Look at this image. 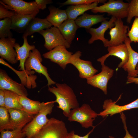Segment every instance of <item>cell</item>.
Returning a JSON list of instances; mask_svg holds the SVG:
<instances>
[{"label":"cell","mask_w":138,"mask_h":138,"mask_svg":"<svg viewBox=\"0 0 138 138\" xmlns=\"http://www.w3.org/2000/svg\"><path fill=\"white\" fill-rule=\"evenodd\" d=\"M55 85L56 87H48V90L56 97L53 102L58 103L57 107L62 110L64 116L68 117L71 110L79 107V104L73 90L70 86L65 83H57Z\"/></svg>","instance_id":"1"},{"label":"cell","mask_w":138,"mask_h":138,"mask_svg":"<svg viewBox=\"0 0 138 138\" xmlns=\"http://www.w3.org/2000/svg\"><path fill=\"white\" fill-rule=\"evenodd\" d=\"M68 133L63 121L52 118L37 133L25 138H66Z\"/></svg>","instance_id":"2"},{"label":"cell","mask_w":138,"mask_h":138,"mask_svg":"<svg viewBox=\"0 0 138 138\" xmlns=\"http://www.w3.org/2000/svg\"><path fill=\"white\" fill-rule=\"evenodd\" d=\"M54 103L47 102L46 106L22 129L26 137H30L38 132L48 122L47 115L52 112Z\"/></svg>","instance_id":"3"},{"label":"cell","mask_w":138,"mask_h":138,"mask_svg":"<svg viewBox=\"0 0 138 138\" xmlns=\"http://www.w3.org/2000/svg\"><path fill=\"white\" fill-rule=\"evenodd\" d=\"M129 3L122 0H109L103 5L92 9L91 12L94 13H106L108 15L122 19L127 17Z\"/></svg>","instance_id":"4"},{"label":"cell","mask_w":138,"mask_h":138,"mask_svg":"<svg viewBox=\"0 0 138 138\" xmlns=\"http://www.w3.org/2000/svg\"><path fill=\"white\" fill-rule=\"evenodd\" d=\"M98 116V114L89 105L84 103L80 107L71 110L68 120L78 122L82 127L85 128H93L94 126L93 125V121Z\"/></svg>","instance_id":"5"},{"label":"cell","mask_w":138,"mask_h":138,"mask_svg":"<svg viewBox=\"0 0 138 138\" xmlns=\"http://www.w3.org/2000/svg\"><path fill=\"white\" fill-rule=\"evenodd\" d=\"M43 60L40 52L36 48L30 52L29 55L25 62V67L26 70H33L44 76L47 81V85L49 87L56 83L50 77L47 68L41 63Z\"/></svg>","instance_id":"6"},{"label":"cell","mask_w":138,"mask_h":138,"mask_svg":"<svg viewBox=\"0 0 138 138\" xmlns=\"http://www.w3.org/2000/svg\"><path fill=\"white\" fill-rule=\"evenodd\" d=\"M42 35L45 40L44 47L50 51L59 45L69 48L71 45L66 40L57 27H55L40 31L38 32Z\"/></svg>","instance_id":"7"},{"label":"cell","mask_w":138,"mask_h":138,"mask_svg":"<svg viewBox=\"0 0 138 138\" xmlns=\"http://www.w3.org/2000/svg\"><path fill=\"white\" fill-rule=\"evenodd\" d=\"M0 2L6 8L17 14L29 15L40 10L35 1L27 2L22 0H2Z\"/></svg>","instance_id":"8"},{"label":"cell","mask_w":138,"mask_h":138,"mask_svg":"<svg viewBox=\"0 0 138 138\" xmlns=\"http://www.w3.org/2000/svg\"><path fill=\"white\" fill-rule=\"evenodd\" d=\"M81 55V52L77 51L72 55L68 63L76 67L79 71L80 78L87 79L93 76L98 71L93 67L90 61L80 59Z\"/></svg>","instance_id":"9"},{"label":"cell","mask_w":138,"mask_h":138,"mask_svg":"<svg viewBox=\"0 0 138 138\" xmlns=\"http://www.w3.org/2000/svg\"><path fill=\"white\" fill-rule=\"evenodd\" d=\"M115 26L110 29L109 33L110 37L108 40L103 44L105 47L116 46L123 43L126 37L129 27L124 25L122 19H117Z\"/></svg>","instance_id":"10"},{"label":"cell","mask_w":138,"mask_h":138,"mask_svg":"<svg viewBox=\"0 0 138 138\" xmlns=\"http://www.w3.org/2000/svg\"><path fill=\"white\" fill-rule=\"evenodd\" d=\"M101 65V72L86 79L87 83L95 87L100 89L106 95L107 93V84L112 76L114 71L104 64Z\"/></svg>","instance_id":"11"},{"label":"cell","mask_w":138,"mask_h":138,"mask_svg":"<svg viewBox=\"0 0 138 138\" xmlns=\"http://www.w3.org/2000/svg\"><path fill=\"white\" fill-rule=\"evenodd\" d=\"M73 53L67 50L66 48L62 45L58 46L52 50L43 54V57L50 59L51 61L58 64L64 70Z\"/></svg>","instance_id":"12"},{"label":"cell","mask_w":138,"mask_h":138,"mask_svg":"<svg viewBox=\"0 0 138 138\" xmlns=\"http://www.w3.org/2000/svg\"><path fill=\"white\" fill-rule=\"evenodd\" d=\"M0 89L11 91L19 96L27 97L28 95L27 90L23 84L14 80L5 71L1 69H0Z\"/></svg>","instance_id":"13"},{"label":"cell","mask_w":138,"mask_h":138,"mask_svg":"<svg viewBox=\"0 0 138 138\" xmlns=\"http://www.w3.org/2000/svg\"><path fill=\"white\" fill-rule=\"evenodd\" d=\"M116 102H113L111 99L104 101L102 105L103 110L98 113V116L103 118L110 115V116L118 113L131 109L138 108V98L132 102L123 106L116 104Z\"/></svg>","instance_id":"14"},{"label":"cell","mask_w":138,"mask_h":138,"mask_svg":"<svg viewBox=\"0 0 138 138\" xmlns=\"http://www.w3.org/2000/svg\"><path fill=\"white\" fill-rule=\"evenodd\" d=\"M16 39L12 37L0 39V56L12 64L18 61L17 54L14 46Z\"/></svg>","instance_id":"15"},{"label":"cell","mask_w":138,"mask_h":138,"mask_svg":"<svg viewBox=\"0 0 138 138\" xmlns=\"http://www.w3.org/2000/svg\"><path fill=\"white\" fill-rule=\"evenodd\" d=\"M116 19L115 17L111 16L109 20H106L102 22L99 27L96 28H91L86 29L87 32L91 35L88 40V43L92 44L95 41L98 40L102 41L103 44L107 42L109 40L105 38V33L108 29H110L114 26V22Z\"/></svg>","instance_id":"16"},{"label":"cell","mask_w":138,"mask_h":138,"mask_svg":"<svg viewBox=\"0 0 138 138\" xmlns=\"http://www.w3.org/2000/svg\"><path fill=\"white\" fill-rule=\"evenodd\" d=\"M8 110L12 130L17 128L22 129L34 117L33 115L20 109H9Z\"/></svg>","instance_id":"17"},{"label":"cell","mask_w":138,"mask_h":138,"mask_svg":"<svg viewBox=\"0 0 138 138\" xmlns=\"http://www.w3.org/2000/svg\"><path fill=\"white\" fill-rule=\"evenodd\" d=\"M108 53L98 59L97 61L100 63L102 65L106 59L110 56H114L121 59V61L118 65V68H121L127 62L129 58L128 50L127 46L125 43L119 45L108 47Z\"/></svg>","instance_id":"18"},{"label":"cell","mask_w":138,"mask_h":138,"mask_svg":"<svg viewBox=\"0 0 138 138\" xmlns=\"http://www.w3.org/2000/svg\"><path fill=\"white\" fill-rule=\"evenodd\" d=\"M127 47L129 58L127 62L122 67L128 73V76L136 77L138 76V71L136 69L138 63V53L132 48L130 43L131 42L129 38L126 37L124 42Z\"/></svg>","instance_id":"19"},{"label":"cell","mask_w":138,"mask_h":138,"mask_svg":"<svg viewBox=\"0 0 138 138\" xmlns=\"http://www.w3.org/2000/svg\"><path fill=\"white\" fill-rule=\"evenodd\" d=\"M0 63L6 65L18 75L20 79L21 83L28 89H33L37 87L36 80L37 76L34 75L35 71L34 70L18 71L15 69L5 61L3 59H0Z\"/></svg>","instance_id":"20"},{"label":"cell","mask_w":138,"mask_h":138,"mask_svg":"<svg viewBox=\"0 0 138 138\" xmlns=\"http://www.w3.org/2000/svg\"><path fill=\"white\" fill-rule=\"evenodd\" d=\"M39 13L37 12L29 15L16 14L11 18L12 29L18 33H23L31 20Z\"/></svg>","instance_id":"21"},{"label":"cell","mask_w":138,"mask_h":138,"mask_svg":"<svg viewBox=\"0 0 138 138\" xmlns=\"http://www.w3.org/2000/svg\"><path fill=\"white\" fill-rule=\"evenodd\" d=\"M108 18L104 16V15H90L85 13L78 17L75 21L79 28L88 29L92 26L107 20Z\"/></svg>","instance_id":"22"},{"label":"cell","mask_w":138,"mask_h":138,"mask_svg":"<svg viewBox=\"0 0 138 138\" xmlns=\"http://www.w3.org/2000/svg\"><path fill=\"white\" fill-rule=\"evenodd\" d=\"M19 100L23 110L32 115L38 114L47 104V102H40L32 100L24 96H19Z\"/></svg>","instance_id":"23"},{"label":"cell","mask_w":138,"mask_h":138,"mask_svg":"<svg viewBox=\"0 0 138 138\" xmlns=\"http://www.w3.org/2000/svg\"><path fill=\"white\" fill-rule=\"evenodd\" d=\"M24 43L21 46L19 43H16L14 46L17 54V59L19 61V70H25V64L26 60L28 57L30 52L35 48L34 45H30L28 43L27 37H24Z\"/></svg>","instance_id":"24"},{"label":"cell","mask_w":138,"mask_h":138,"mask_svg":"<svg viewBox=\"0 0 138 138\" xmlns=\"http://www.w3.org/2000/svg\"><path fill=\"white\" fill-rule=\"evenodd\" d=\"M52 25L46 18L41 19L35 17L29 23L23 33L22 38L27 37L35 32H38L41 30L50 28Z\"/></svg>","instance_id":"25"},{"label":"cell","mask_w":138,"mask_h":138,"mask_svg":"<svg viewBox=\"0 0 138 138\" xmlns=\"http://www.w3.org/2000/svg\"><path fill=\"white\" fill-rule=\"evenodd\" d=\"M66 40L71 45L79 28L75 20L67 19L57 27Z\"/></svg>","instance_id":"26"},{"label":"cell","mask_w":138,"mask_h":138,"mask_svg":"<svg viewBox=\"0 0 138 138\" xmlns=\"http://www.w3.org/2000/svg\"><path fill=\"white\" fill-rule=\"evenodd\" d=\"M48 8L50 13L46 18L54 27H57L68 19L65 10L52 6H49Z\"/></svg>","instance_id":"27"},{"label":"cell","mask_w":138,"mask_h":138,"mask_svg":"<svg viewBox=\"0 0 138 138\" xmlns=\"http://www.w3.org/2000/svg\"><path fill=\"white\" fill-rule=\"evenodd\" d=\"M98 2L88 4L71 5L65 10L68 19L75 20L78 17L82 15L87 10H91L97 6Z\"/></svg>","instance_id":"28"},{"label":"cell","mask_w":138,"mask_h":138,"mask_svg":"<svg viewBox=\"0 0 138 138\" xmlns=\"http://www.w3.org/2000/svg\"><path fill=\"white\" fill-rule=\"evenodd\" d=\"M5 91V107L8 110L16 109L23 110L19 100V96L11 91L4 90Z\"/></svg>","instance_id":"29"},{"label":"cell","mask_w":138,"mask_h":138,"mask_svg":"<svg viewBox=\"0 0 138 138\" xmlns=\"http://www.w3.org/2000/svg\"><path fill=\"white\" fill-rule=\"evenodd\" d=\"M8 130H12L8 110L5 107L0 106V132Z\"/></svg>","instance_id":"30"},{"label":"cell","mask_w":138,"mask_h":138,"mask_svg":"<svg viewBox=\"0 0 138 138\" xmlns=\"http://www.w3.org/2000/svg\"><path fill=\"white\" fill-rule=\"evenodd\" d=\"M12 20L11 18H7L0 20V38L12 37Z\"/></svg>","instance_id":"31"},{"label":"cell","mask_w":138,"mask_h":138,"mask_svg":"<svg viewBox=\"0 0 138 138\" xmlns=\"http://www.w3.org/2000/svg\"><path fill=\"white\" fill-rule=\"evenodd\" d=\"M134 17H138V0H131L129 3L126 22L130 24Z\"/></svg>","instance_id":"32"},{"label":"cell","mask_w":138,"mask_h":138,"mask_svg":"<svg viewBox=\"0 0 138 138\" xmlns=\"http://www.w3.org/2000/svg\"><path fill=\"white\" fill-rule=\"evenodd\" d=\"M22 129L19 128L11 131L3 130L0 132V138H23L25 135Z\"/></svg>","instance_id":"33"},{"label":"cell","mask_w":138,"mask_h":138,"mask_svg":"<svg viewBox=\"0 0 138 138\" xmlns=\"http://www.w3.org/2000/svg\"><path fill=\"white\" fill-rule=\"evenodd\" d=\"M131 42L138 43V17H135L130 30L126 34Z\"/></svg>","instance_id":"34"},{"label":"cell","mask_w":138,"mask_h":138,"mask_svg":"<svg viewBox=\"0 0 138 138\" xmlns=\"http://www.w3.org/2000/svg\"><path fill=\"white\" fill-rule=\"evenodd\" d=\"M106 1L107 0H67L64 3H61V5L62 6L68 5L88 4H91L95 2L104 4Z\"/></svg>","instance_id":"35"},{"label":"cell","mask_w":138,"mask_h":138,"mask_svg":"<svg viewBox=\"0 0 138 138\" xmlns=\"http://www.w3.org/2000/svg\"><path fill=\"white\" fill-rule=\"evenodd\" d=\"M16 14L14 11H10L2 4H0V19L7 18H11Z\"/></svg>","instance_id":"36"},{"label":"cell","mask_w":138,"mask_h":138,"mask_svg":"<svg viewBox=\"0 0 138 138\" xmlns=\"http://www.w3.org/2000/svg\"><path fill=\"white\" fill-rule=\"evenodd\" d=\"M120 117L123 125V127L125 130L126 134L125 136L123 138H135L130 134L128 130L126 123V118L125 114L123 112L120 113ZM109 138H115L112 136H109Z\"/></svg>","instance_id":"37"},{"label":"cell","mask_w":138,"mask_h":138,"mask_svg":"<svg viewBox=\"0 0 138 138\" xmlns=\"http://www.w3.org/2000/svg\"><path fill=\"white\" fill-rule=\"evenodd\" d=\"M35 1L39 9L44 10L47 7V4L53 3L51 0H35Z\"/></svg>","instance_id":"38"},{"label":"cell","mask_w":138,"mask_h":138,"mask_svg":"<svg viewBox=\"0 0 138 138\" xmlns=\"http://www.w3.org/2000/svg\"><path fill=\"white\" fill-rule=\"evenodd\" d=\"M95 127V126H94L92 130L90 131L87 134L83 136H80L77 134H76L74 131L73 130L70 133H68L66 138H88L89 135L93 131ZM94 138H97L95 137Z\"/></svg>","instance_id":"39"},{"label":"cell","mask_w":138,"mask_h":138,"mask_svg":"<svg viewBox=\"0 0 138 138\" xmlns=\"http://www.w3.org/2000/svg\"><path fill=\"white\" fill-rule=\"evenodd\" d=\"M5 91L0 89V106L5 107Z\"/></svg>","instance_id":"40"},{"label":"cell","mask_w":138,"mask_h":138,"mask_svg":"<svg viewBox=\"0 0 138 138\" xmlns=\"http://www.w3.org/2000/svg\"><path fill=\"white\" fill-rule=\"evenodd\" d=\"M126 84L134 83L138 84V77H133L128 76Z\"/></svg>","instance_id":"41"},{"label":"cell","mask_w":138,"mask_h":138,"mask_svg":"<svg viewBox=\"0 0 138 138\" xmlns=\"http://www.w3.org/2000/svg\"><path fill=\"white\" fill-rule=\"evenodd\" d=\"M136 69L138 71V64H137V66L136 67Z\"/></svg>","instance_id":"42"}]
</instances>
